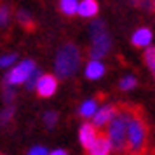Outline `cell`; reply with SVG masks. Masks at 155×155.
Instances as JSON below:
<instances>
[{
  "instance_id": "obj_22",
  "label": "cell",
  "mask_w": 155,
  "mask_h": 155,
  "mask_svg": "<svg viewBox=\"0 0 155 155\" xmlns=\"http://www.w3.org/2000/svg\"><path fill=\"white\" fill-rule=\"evenodd\" d=\"M7 21H9V9L5 5H2L0 7V26L7 25Z\"/></svg>"
},
{
  "instance_id": "obj_7",
  "label": "cell",
  "mask_w": 155,
  "mask_h": 155,
  "mask_svg": "<svg viewBox=\"0 0 155 155\" xmlns=\"http://www.w3.org/2000/svg\"><path fill=\"white\" fill-rule=\"evenodd\" d=\"M115 112H117V106L113 105H105L101 106V108H98L96 112H94V115H92V126L96 127V129H101V127H106V124L112 120V117L115 115Z\"/></svg>"
},
{
  "instance_id": "obj_18",
  "label": "cell",
  "mask_w": 155,
  "mask_h": 155,
  "mask_svg": "<svg viewBox=\"0 0 155 155\" xmlns=\"http://www.w3.org/2000/svg\"><path fill=\"white\" fill-rule=\"evenodd\" d=\"M40 77V71L37 70H33L31 71V73H30V77L26 78V82H25V85H26V87H28V89H35V84H37V78Z\"/></svg>"
},
{
  "instance_id": "obj_20",
  "label": "cell",
  "mask_w": 155,
  "mask_h": 155,
  "mask_svg": "<svg viewBox=\"0 0 155 155\" xmlns=\"http://www.w3.org/2000/svg\"><path fill=\"white\" fill-rule=\"evenodd\" d=\"M56 120H58V113L56 112H47L45 115H44V122H45L47 127H52L54 124H56Z\"/></svg>"
},
{
  "instance_id": "obj_28",
  "label": "cell",
  "mask_w": 155,
  "mask_h": 155,
  "mask_svg": "<svg viewBox=\"0 0 155 155\" xmlns=\"http://www.w3.org/2000/svg\"><path fill=\"white\" fill-rule=\"evenodd\" d=\"M0 155H4V153H0Z\"/></svg>"
},
{
  "instance_id": "obj_12",
  "label": "cell",
  "mask_w": 155,
  "mask_h": 155,
  "mask_svg": "<svg viewBox=\"0 0 155 155\" xmlns=\"http://www.w3.org/2000/svg\"><path fill=\"white\" fill-rule=\"evenodd\" d=\"M131 42H133L134 47H147V45H150V42H152V31L148 28L136 30L133 38H131Z\"/></svg>"
},
{
  "instance_id": "obj_5",
  "label": "cell",
  "mask_w": 155,
  "mask_h": 155,
  "mask_svg": "<svg viewBox=\"0 0 155 155\" xmlns=\"http://www.w3.org/2000/svg\"><path fill=\"white\" fill-rule=\"evenodd\" d=\"M33 70H35V63H33L31 59L21 61V63L16 64L14 68L5 75L4 82H5V85H11V87H14V85H18V84H25L26 78L30 77V73Z\"/></svg>"
},
{
  "instance_id": "obj_19",
  "label": "cell",
  "mask_w": 155,
  "mask_h": 155,
  "mask_svg": "<svg viewBox=\"0 0 155 155\" xmlns=\"http://www.w3.org/2000/svg\"><path fill=\"white\" fill-rule=\"evenodd\" d=\"M18 19L21 23L23 26H26V28H31L33 26V23H31V18H30L28 12H25V11H19V14H18Z\"/></svg>"
},
{
  "instance_id": "obj_26",
  "label": "cell",
  "mask_w": 155,
  "mask_h": 155,
  "mask_svg": "<svg viewBox=\"0 0 155 155\" xmlns=\"http://www.w3.org/2000/svg\"><path fill=\"white\" fill-rule=\"evenodd\" d=\"M129 2H131V4H134V5H138V4H140V0H129Z\"/></svg>"
},
{
  "instance_id": "obj_4",
  "label": "cell",
  "mask_w": 155,
  "mask_h": 155,
  "mask_svg": "<svg viewBox=\"0 0 155 155\" xmlns=\"http://www.w3.org/2000/svg\"><path fill=\"white\" fill-rule=\"evenodd\" d=\"M91 37H92V47H91V58L92 59H101L106 56V52L112 47V40L105 30L103 21H94L91 26Z\"/></svg>"
},
{
  "instance_id": "obj_3",
  "label": "cell",
  "mask_w": 155,
  "mask_h": 155,
  "mask_svg": "<svg viewBox=\"0 0 155 155\" xmlns=\"http://www.w3.org/2000/svg\"><path fill=\"white\" fill-rule=\"evenodd\" d=\"M80 66V51L73 44H64L61 49L58 51L54 68L56 75L59 78H68L71 77Z\"/></svg>"
},
{
  "instance_id": "obj_11",
  "label": "cell",
  "mask_w": 155,
  "mask_h": 155,
  "mask_svg": "<svg viewBox=\"0 0 155 155\" xmlns=\"http://www.w3.org/2000/svg\"><path fill=\"white\" fill-rule=\"evenodd\" d=\"M98 11L99 5L96 0H82L77 5V14L82 16V18H92V16L98 14Z\"/></svg>"
},
{
  "instance_id": "obj_25",
  "label": "cell",
  "mask_w": 155,
  "mask_h": 155,
  "mask_svg": "<svg viewBox=\"0 0 155 155\" xmlns=\"http://www.w3.org/2000/svg\"><path fill=\"white\" fill-rule=\"evenodd\" d=\"M49 155H68V153H66V150H63V148H58L54 152H49Z\"/></svg>"
},
{
  "instance_id": "obj_27",
  "label": "cell",
  "mask_w": 155,
  "mask_h": 155,
  "mask_svg": "<svg viewBox=\"0 0 155 155\" xmlns=\"http://www.w3.org/2000/svg\"><path fill=\"white\" fill-rule=\"evenodd\" d=\"M153 7H155V2H153Z\"/></svg>"
},
{
  "instance_id": "obj_24",
  "label": "cell",
  "mask_w": 155,
  "mask_h": 155,
  "mask_svg": "<svg viewBox=\"0 0 155 155\" xmlns=\"http://www.w3.org/2000/svg\"><path fill=\"white\" fill-rule=\"evenodd\" d=\"M12 98H14V91H12V87H11V85H5V99L11 101Z\"/></svg>"
},
{
  "instance_id": "obj_2",
  "label": "cell",
  "mask_w": 155,
  "mask_h": 155,
  "mask_svg": "<svg viewBox=\"0 0 155 155\" xmlns=\"http://www.w3.org/2000/svg\"><path fill=\"white\" fill-rule=\"evenodd\" d=\"M129 113H131L129 106L117 108L112 120L106 124V127H108L106 138L112 145V150L117 153L127 152V119H129Z\"/></svg>"
},
{
  "instance_id": "obj_21",
  "label": "cell",
  "mask_w": 155,
  "mask_h": 155,
  "mask_svg": "<svg viewBox=\"0 0 155 155\" xmlns=\"http://www.w3.org/2000/svg\"><path fill=\"white\" fill-rule=\"evenodd\" d=\"M12 113H14V108H7V110L0 112V126H2V124H5V122H9L11 117H12Z\"/></svg>"
},
{
  "instance_id": "obj_23",
  "label": "cell",
  "mask_w": 155,
  "mask_h": 155,
  "mask_svg": "<svg viewBox=\"0 0 155 155\" xmlns=\"http://www.w3.org/2000/svg\"><path fill=\"white\" fill-rule=\"evenodd\" d=\"M28 155H49V152L44 147H33L28 150Z\"/></svg>"
},
{
  "instance_id": "obj_15",
  "label": "cell",
  "mask_w": 155,
  "mask_h": 155,
  "mask_svg": "<svg viewBox=\"0 0 155 155\" xmlns=\"http://www.w3.org/2000/svg\"><path fill=\"white\" fill-rule=\"evenodd\" d=\"M145 63L150 68L152 75L155 77V47H150L147 45V51H145Z\"/></svg>"
},
{
  "instance_id": "obj_13",
  "label": "cell",
  "mask_w": 155,
  "mask_h": 155,
  "mask_svg": "<svg viewBox=\"0 0 155 155\" xmlns=\"http://www.w3.org/2000/svg\"><path fill=\"white\" fill-rule=\"evenodd\" d=\"M96 110H98L96 99H85L84 103L80 105V108H78V113H80V117H84V119H91Z\"/></svg>"
},
{
  "instance_id": "obj_16",
  "label": "cell",
  "mask_w": 155,
  "mask_h": 155,
  "mask_svg": "<svg viewBox=\"0 0 155 155\" xmlns=\"http://www.w3.org/2000/svg\"><path fill=\"white\" fill-rule=\"evenodd\" d=\"M134 85H136V78L133 75H126V77L120 80L119 87L122 91H131V89H134Z\"/></svg>"
},
{
  "instance_id": "obj_6",
  "label": "cell",
  "mask_w": 155,
  "mask_h": 155,
  "mask_svg": "<svg viewBox=\"0 0 155 155\" xmlns=\"http://www.w3.org/2000/svg\"><path fill=\"white\" fill-rule=\"evenodd\" d=\"M35 89H37V92H38L40 98H51L58 89L56 77H52V75H42V73H40V77L37 78Z\"/></svg>"
},
{
  "instance_id": "obj_1",
  "label": "cell",
  "mask_w": 155,
  "mask_h": 155,
  "mask_svg": "<svg viewBox=\"0 0 155 155\" xmlns=\"http://www.w3.org/2000/svg\"><path fill=\"white\" fill-rule=\"evenodd\" d=\"M148 129L147 122L143 119L138 108H131L129 119H127V152L129 155H143L147 147Z\"/></svg>"
},
{
  "instance_id": "obj_17",
  "label": "cell",
  "mask_w": 155,
  "mask_h": 155,
  "mask_svg": "<svg viewBox=\"0 0 155 155\" xmlns=\"http://www.w3.org/2000/svg\"><path fill=\"white\" fill-rule=\"evenodd\" d=\"M16 54H5V56H0V68H9L12 66L16 61Z\"/></svg>"
},
{
  "instance_id": "obj_9",
  "label": "cell",
  "mask_w": 155,
  "mask_h": 155,
  "mask_svg": "<svg viewBox=\"0 0 155 155\" xmlns=\"http://www.w3.org/2000/svg\"><path fill=\"white\" fill-rule=\"evenodd\" d=\"M96 136H98V129L92 124H84V126L80 127V131H78V140H80L84 148L91 147V143L96 140Z\"/></svg>"
},
{
  "instance_id": "obj_14",
  "label": "cell",
  "mask_w": 155,
  "mask_h": 155,
  "mask_svg": "<svg viewBox=\"0 0 155 155\" xmlns=\"http://www.w3.org/2000/svg\"><path fill=\"white\" fill-rule=\"evenodd\" d=\"M77 5H78V0H59V9L66 16L77 14Z\"/></svg>"
},
{
  "instance_id": "obj_8",
  "label": "cell",
  "mask_w": 155,
  "mask_h": 155,
  "mask_svg": "<svg viewBox=\"0 0 155 155\" xmlns=\"http://www.w3.org/2000/svg\"><path fill=\"white\" fill-rule=\"evenodd\" d=\"M87 150H89V155H110L112 153V145L106 138V134H98L96 140L92 141Z\"/></svg>"
},
{
  "instance_id": "obj_10",
  "label": "cell",
  "mask_w": 155,
  "mask_h": 155,
  "mask_svg": "<svg viewBox=\"0 0 155 155\" xmlns=\"http://www.w3.org/2000/svg\"><path fill=\"white\" fill-rule=\"evenodd\" d=\"M105 75V64L101 63L99 59H91L89 63L85 64V77L91 80H98Z\"/></svg>"
}]
</instances>
